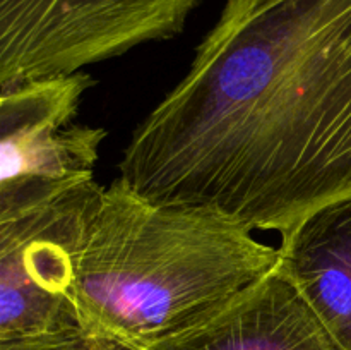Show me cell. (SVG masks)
<instances>
[{"instance_id": "4", "label": "cell", "mask_w": 351, "mask_h": 350, "mask_svg": "<svg viewBox=\"0 0 351 350\" xmlns=\"http://www.w3.org/2000/svg\"><path fill=\"white\" fill-rule=\"evenodd\" d=\"M103 189L93 180L0 218V342L86 329L77 270Z\"/></svg>"}, {"instance_id": "2", "label": "cell", "mask_w": 351, "mask_h": 350, "mask_svg": "<svg viewBox=\"0 0 351 350\" xmlns=\"http://www.w3.org/2000/svg\"><path fill=\"white\" fill-rule=\"evenodd\" d=\"M278 247L208 208L151 201L117 178L89 222L77 270L88 331L122 350L180 333L273 270Z\"/></svg>"}, {"instance_id": "1", "label": "cell", "mask_w": 351, "mask_h": 350, "mask_svg": "<svg viewBox=\"0 0 351 350\" xmlns=\"http://www.w3.org/2000/svg\"><path fill=\"white\" fill-rule=\"evenodd\" d=\"M120 178L281 237L351 196V0H228Z\"/></svg>"}, {"instance_id": "7", "label": "cell", "mask_w": 351, "mask_h": 350, "mask_svg": "<svg viewBox=\"0 0 351 350\" xmlns=\"http://www.w3.org/2000/svg\"><path fill=\"white\" fill-rule=\"evenodd\" d=\"M341 350H351V196L281 237L278 263Z\"/></svg>"}, {"instance_id": "6", "label": "cell", "mask_w": 351, "mask_h": 350, "mask_svg": "<svg viewBox=\"0 0 351 350\" xmlns=\"http://www.w3.org/2000/svg\"><path fill=\"white\" fill-rule=\"evenodd\" d=\"M137 350H341L274 266L197 325Z\"/></svg>"}, {"instance_id": "5", "label": "cell", "mask_w": 351, "mask_h": 350, "mask_svg": "<svg viewBox=\"0 0 351 350\" xmlns=\"http://www.w3.org/2000/svg\"><path fill=\"white\" fill-rule=\"evenodd\" d=\"M91 84L75 72L0 91V218L95 180L106 130L74 122Z\"/></svg>"}, {"instance_id": "8", "label": "cell", "mask_w": 351, "mask_h": 350, "mask_svg": "<svg viewBox=\"0 0 351 350\" xmlns=\"http://www.w3.org/2000/svg\"><path fill=\"white\" fill-rule=\"evenodd\" d=\"M0 350H122L110 340L88 329L36 336V338L0 342Z\"/></svg>"}, {"instance_id": "3", "label": "cell", "mask_w": 351, "mask_h": 350, "mask_svg": "<svg viewBox=\"0 0 351 350\" xmlns=\"http://www.w3.org/2000/svg\"><path fill=\"white\" fill-rule=\"evenodd\" d=\"M199 0H0V91L180 33Z\"/></svg>"}]
</instances>
